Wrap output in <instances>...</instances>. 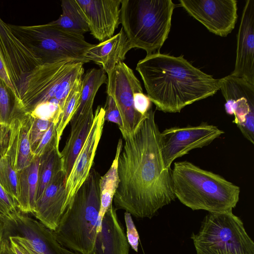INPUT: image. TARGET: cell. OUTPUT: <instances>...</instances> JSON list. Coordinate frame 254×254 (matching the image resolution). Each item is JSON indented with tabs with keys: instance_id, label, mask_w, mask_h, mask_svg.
I'll return each mask as SVG.
<instances>
[{
	"instance_id": "cell-1",
	"label": "cell",
	"mask_w": 254,
	"mask_h": 254,
	"mask_svg": "<svg viewBox=\"0 0 254 254\" xmlns=\"http://www.w3.org/2000/svg\"><path fill=\"white\" fill-rule=\"evenodd\" d=\"M151 109L131 135L123 138L118 164L119 184L113 199L115 209L137 218H152L175 201L171 169L164 164L160 131Z\"/></svg>"
},
{
	"instance_id": "cell-2",
	"label": "cell",
	"mask_w": 254,
	"mask_h": 254,
	"mask_svg": "<svg viewBox=\"0 0 254 254\" xmlns=\"http://www.w3.org/2000/svg\"><path fill=\"white\" fill-rule=\"evenodd\" d=\"M136 70L147 96L156 110L164 113H179L219 90V79L195 67L182 56L159 52L146 55L137 63Z\"/></svg>"
},
{
	"instance_id": "cell-3",
	"label": "cell",
	"mask_w": 254,
	"mask_h": 254,
	"mask_svg": "<svg viewBox=\"0 0 254 254\" xmlns=\"http://www.w3.org/2000/svg\"><path fill=\"white\" fill-rule=\"evenodd\" d=\"M171 178L176 198L192 210H232L239 200V186L190 162H175Z\"/></svg>"
},
{
	"instance_id": "cell-4",
	"label": "cell",
	"mask_w": 254,
	"mask_h": 254,
	"mask_svg": "<svg viewBox=\"0 0 254 254\" xmlns=\"http://www.w3.org/2000/svg\"><path fill=\"white\" fill-rule=\"evenodd\" d=\"M100 176L94 168L66 208L53 236L61 246L79 254H90L99 227Z\"/></svg>"
},
{
	"instance_id": "cell-5",
	"label": "cell",
	"mask_w": 254,
	"mask_h": 254,
	"mask_svg": "<svg viewBox=\"0 0 254 254\" xmlns=\"http://www.w3.org/2000/svg\"><path fill=\"white\" fill-rule=\"evenodd\" d=\"M175 7L171 0H121V23L130 49H143L146 55L159 51L170 32Z\"/></svg>"
},
{
	"instance_id": "cell-6",
	"label": "cell",
	"mask_w": 254,
	"mask_h": 254,
	"mask_svg": "<svg viewBox=\"0 0 254 254\" xmlns=\"http://www.w3.org/2000/svg\"><path fill=\"white\" fill-rule=\"evenodd\" d=\"M85 63L67 59L35 67L18 86L21 103L27 112L37 105L56 98L63 111L75 83L84 74Z\"/></svg>"
},
{
	"instance_id": "cell-7",
	"label": "cell",
	"mask_w": 254,
	"mask_h": 254,
	"mask_svg": "<svg viewBox=\"0 0 254 254\" xmlns=\"http://www.w3.org/2000/svg\"><path fill=\"white\" fill-rule=\"evenodd\" d=\"M191 239L196 254H254V243L232 210L209 212Z\"/></svg>"
},
{
	"instance_id": "cell-8",
	"label": "cell",
	"mask_w": 254,
	"mask_h": 254,
	"mask_svg": "<svg viewBox=\"0 0 254 254\" xmlns=\"http://www.w3.org/2000/svg\"><path fill=\"white\" fill-rule=\"evenodd\" d=\"M9 26L43 64L67 59L88 63L84 55L93 44L87 42L84 36L67 32L51 22L33 26L9 24Z\"/></svg>"
},
{
	"instance_id": "cell-9",
	"label": "cell",
	"mask_w": 254,
	"mask_h": 254,
	"mask_svg": "<svg viewBox=\"0 0 254 254\" xmlns=\"http://www.w3.org/2000/svg\"><path fill=\"white\" fill-rule=\"evenodd\" d=\"M32 117L21 101H13L9 119L0 124V158L8 159L16 171L28 166L35 156L29 141Z\"/></svg>"
},
{
	"instance_id": "cell-10",
	"label": "cell",
	"mask_w": 254,
	"mask_h": 254,
	"mask_svg": "<svg viewBox=\"0 0 254 254\" xmlns=\"http://www.w3.org/2000/svg\"><path fill=\"white\" fill-rule=\"evenodd\" d=\"M106 93L114 99L122 121L123 138L131 135L147 115L137 112L134 107L133 94L143 91L139 80L125 63H118L107 74Z\"/></svg>"
},
{
	"instance_id": "cell-11",
	"label": "cell",
	"mask_w": 254,
	"mask_h": 254,
	"mask_svg": "<svg viewBox=\"0 0 254 254\" xmlns=\"http://www.w3.org/2000/svg\"><path fill=\"white\" fill-rule=\"evenodd\" d=\"M224 131L217 126L202 122L197 126L174 127L160 132L162 156L165 167L170 169L173 162L190 151L208 145Z\"/></svg>"
},
{
	"instance_id": "cell-12",
	"label": "cell",
	"mask_w": 254,
	"mask_h": 254,
	"mask_svg": "<svg viewBox=\"0 0 254 254\" xmlns=\"http://www.w3.org/2000/svg\"><path fill=\"white\" fill-rule=\"evenodd\" d=\"M219 90L225 100L227 114L234 116L233 122L244 136L254 144V84L230 74L219 79Z\"/></svg>"
},
{
	"instance_id": "cell-13",
	"label": "cell",
	"mask_w": 254,
	"mask_h": 254,
	"mask_svg": "<svg viewBox=\"0 0 254 254\" xmlns=\"http://www.w3.org/2000/svg\"><path fill=\"white\" fill-rule=\"evenodd\" d=\"M0 59L18 92V86L26 75L43 64L36 54L13 32L9 24L0 17Z\"/></svg>"
},
{
	"instance_id": "cell-14",
	"label": "cell",
	"mask_w": 254,
	"mask_h": 254,
	"mask_svg": "<svg viewBox=\"0 0 254 254\" xmlns=\"http://www.w3.org/2000/svg\"><path fill=\"white\" fill-rule=\"evenodd\" d=\"M181 5L210 32L226 37L238 17L236 0H180Z\"/></svg>"
},
{
	"instance_id": "cell-15",
	"label": "cell",
	"mask_w": 254,
	"mask_h": 254,
	"mask_svg": "<svg viewBox=\"0 0 254 254\" xmlns=\"http://www.w3.org/2000/svg\"><path fill=\"white\" fill-rule=\"evenodd\" d=\"M104 108L98 106L94 114L90 130L65 183V208L87 179L93 165L105 123Z\"/></svg>"
},
{
	"instance_id": "cell-16",
	"label": "cell",
	"mask_w": 254,
	"mask_h": 254,
	"mask_svg": "<svg viewBox=\"0 0 254 254\" xmlns=\"http://www.w3.org/2000/svg\"><path fill=\"white\" fill-rule=\"evenodd\" d=\"M90 34L100 42L114 36L121 23V0H75Z\"/></svg>"
},
{
	"instance_id": "cell-17",
	"label": "cell",
	"mask_w": 254,
	"mask_h": 254,
	"mask_svg": "<svg viewBox=\"0 0 254 254\" xmlns=\"http://www.w3.org/2000/svg\"><path fill=\"white\" fill-rule=\"evenodd\" d=\"M254 84V0H247L237 36L236 58L231 74Z\"/></svg>"
},
{
	"instance_id": "cell-18",
	"label": "cell",
	"mask_w": 254,
	"mask_h": 254,
	"mask_svg": "<svg viewBox=\"0 0 254 254\" xmlns=\"http://www.w3.org/2000/svg\"><path fill=\"white\" fill-rule=\"evenodd\" d=\"M66 178L60 170L36 202L33 214L38 221L51 231H54L65 210Z\"/></svg>"
},
{
	"instance_id": "cell-19",
	"label": "cell",
	"mask_w": 254,
	"mask_h": 254,
	"mask_svg": "<svg viewBox=\"0 0 254 254\" xmlns=\"http://www.w3.org/2000/svg\"><path fill=\"white\" fill-rule=\"evenodd\" d=\"M129 247L112 204L102 218L90 254H128Z\"/></svg>"
},
{
	"instance_id": "cell-20",
	"label": "cell",
	"mask_w": 254,
	"mask_h": 254,
	"mask_svg": "<svg viewBox=\"0 0 254 254\" xmlns=\"http://www.w3.org/2000/svg\"><path fill=\"white\" fill-rule=\"evenodd\" d=\"M131 50L127 37L122 27L120 32L111 38L93 45L85 52L88 62L99 65L107 74L116 65L123 62L127 53Z\"/></svg>"
},
{
	"instance_id": "cell-21",
	"label": "cell",
	"mask_w": 254,
	"mask_h": 254,
	"mask_svg": "<svg viewBox=\"0 0 254 254\" xmlns=\"http://www.w3.org/2000/svg\"><path fill=\"white\" fill-rule=\"evenodd\" d=\"M107 81V75L102 68L88 70L82 78V88L78 104L70 121L73 127L93 114V105L99 88Z\"/></svg>"
},
{
	"instance_id": "cell-22",
	"label": "cell",
	"mask_w": 254,
	"mask_h": 254,
	"mask_svg": "<svg viewBox=\"0 0 254 254\" xmlns=\"http://www.w3.org/2000/svg\"><path fill=\"white\" fill-rule=\"evenodd\" d=\"M40 157L35 156L31 164L17 172L18 196V210L23 214L34 213L36 203Z\"/></svg>"
},
{
	"instance_id": "cell-23",
	"label": "cell",
	"mask_w": 254,
	"mask_h": 254,
	"mask_svg": "<svg viewBox=\"0 0 254 254\" xmlns=\"http://www.w3.org/2000/svg\"><path fill=\"white\" fill-rule=\"evenodd\" d=\"M93 119L94 114H92L74 127H71L69 136L63 150L60 152L63 170L66 180L87 137Z\"/></svg>"
},
{
	"instance_id": "cell-24",
	"label": "cell",
	"mask_w": 254,
	"mask_h": 254,
	"mask_svg": "<svg viewBox=\"0 0 254 254\" xmlns=\"http://www.w3.org/2000/svg\"><path fill=\"white\" fill-rule=\"evenodd\" d=\"M122 145L123 141L120 138L117 145L115 158L110 169L103 176L100 177L99 181L100 206L98 218L99 227L104 214L112 205L113 199L118 186V164Z\"/></svg>"
},
{
	"instance_id": "cell-25",
	"label": "cell",
	"mask_w": 254,
	"mask_h": 254,
	"mask_svg": "<svg viewBox=\"0 0 254 254\" xmlns=\"http://www.w3.org/2000/svg\"><path fill=\"white\" fill-rule=\"evenodd\" d=\"M62 13L59 18L51 22L65 31L77 35L83 36L89 31L88 26L75 0H63Z\"/></svg>"
},
{
	"instance_id": "cell-26",
	"label": "cell",
	"mask_w": 254,
	"mask_h": 254,
	"mask_svg": "<svg viewBox=\"0 0 254 254\" xmlns=\"http://www.w3.org/2000/svg\"><path fill=\"white\" fill-rule=\"evenodd\" d=\"M62 169L63 164L59 146H55L40 157L37 201L57 173Z\"/></svg>"
},
{
	"instance_id": "cell-27",
	"label": "cell",
	"mask_w": 254,
	"mask_h": 254,
	"mask_svg": "<svg viewBox=\"0 0 254 254\" xmlns=\"http://www.w3.org/2000/svg\"><path fill=\"white\" fill-rule=\"evenodd\" d=\"M82 88V78L75 83L66 100L57 125V132L60 141L64 130L70 122L77 107Z\"/></svg>"
},
{
	"instance_id": "cell-28",
	"label": "cell",
	"mask_w": 254,
	"mask_h": 254,
	"mask_svg": "<svg viewBox=\"0 0 254 254\" xmlns=\"http://www.w3.org/2000/svg\"><path fill=\"white\" fill-rule=\"evenodd\" d=\"M0 185L16 201L18 196L17 172L5 157L0 158Z\"/></svg>"
},
{
	"instance_id": "cell-29",
	"label": "cell",
	"mask_w": 254,
	"mask_h": 254,
	"mask_svg": "<svg viewBox=\"0 0 254 254\" xmlns=\"http://www.w3.org/2000/svg\"><path fill=\"white\" fill-rule=\"evenodd\" d=\"M28 113L33 118L49 121L57 125L62 110L59 101L56 98H53L37 105Z\"/></svg>"
},
{
	"instance_id": "cell-30",
	"label": "cell",
	"mask_w": 254,
	"mask_h": 254,
	"mask_svg": "<svg viewBox=\"0 0 254 254\" xmlns=\"http://www.w3.org/2000/svg\"><path fill=\"white\" fill-rule=\"evenodd\" d=\"M8 239L13 254H46L27 237L12 234L9 236Z\"/></svg>"
},
{
	"instance_id": "cell-31",
	"label": "cell",
	"mask_w": 254,
	"mask_h": 254,
	"mask_svg": "<svg viewBox=\"0 0 254 254\" xmlns=\"http://www.w3.org/2000/svg\"><path fill=\"white\" fill-rule=\"evenodd\" d=\"M52 123L49 121L32 118L29 141L33 154Z\"/></svg>"
},
{
	"instance_id": "cell-32",
	"label": "cell",
	"mask_w": 254,
	"mask_h": 254,
	"mask_svg": "<svg viewBox=\"0 0 254 254\" xmlns=\"http://www.w3.org/2000/svg\"><path fill=\"white\" fill-rule=\"evenodd\" d=\"M56 128L57 125L52 122L34 152L35 156L40 157L55 146H59L60 141L58 139Z\"/></svg>"
},
{
	"instance_id": "cell-33",
	"label": "cell",
	"mask_w": 254,
	"mask_h": 254,
	"mask_svg": "<svg viewBox=\"0 0 254 254\" xmlns=\"http://www.w3.org/2000/svg\"><path fill=\"white\" fill-rule=\"evenodd\" d=\"M39 248L46 254H63L61 246L55 239L52 231L46 227L43 229Z\"/></svg>"
},
{
	"instance_id": "cell-34",
	"label": "cell",
	"mask_w": 254,
	"mask_h": 254,
	"mask_svg": "<svg viewBox=\"0 0 254 254\" xmlns=\"http://www.w3.org/2000/svg\"><path fill=\"white\" fill-rule=\"evenodd\" d=\"M13 106H11L8 90L0 79V124L7 123Z\"/></svg>"
},
{
	"instance_id": "cell-35",
	"label": "cell",
	"mask_w": 254,
	"mask_h": 254,
	"mask_svg": "<svg viewBox=\"0 0 254 254\" xmlns=\"http://www.w3.org/2000/svg\"><path fill=\"white\" fill-rule=\"evenodd\" d=\"M104 108L105 121L114 123L118 126L121 130L123 128L122 121L117 106L113 98L107 95Z\"/></svg>"
},
{
	"instance_id": "cell-36",
	"label": "cell",
	"mask_w": 254,
	"mask_h": 254,
	"mask_svg": "<svg viewBox=\"0 0 254 254\" xmlns=\"http://www.w3.org/2000/svg\"><path fill=\"white\" fill-rule=\"evenodd\" d=\"M17 211L16 200L0 185V212L10 218Z\"/></svg>"
},
{
	"instance_id": "cell-37",
	"label": "cell",
	"mask_w": 254,
	"mask_h": 254,
	"mask_svg": "<svg viewBox=\"0 0 254 254\" xmlns=\"http://www.w3.org/2000/svg\"><path fill=\"white\" fill-rule=\"evenodd\" d=\"M124 219L127 228L126 236L129 245L135 252H138L139 235L131 215L126 211L124 214Z\"/></svg>"
},
{
	"instance_id": "cell-38",
	"label": "cell",
	"mask_w": 254,
	"mask_h": 254,
	"mask_svg": "<svg viewBox=\"0 0 254 254\" xmlns=\"http://www.w3.org/2000/svg\"><path fill=\"white\" fill-rule=\"evenodd\" d=\"M133 104L135 110L143 116H146L152 109V102L143 91L133 94Z\"/></svg>"
},
{
	"instance_id": "cell-39",
	"label": "cell",
	"mask_w": 254,
	"mask_h": 254,
	"mask_svg": "<svg viewBox=\"0 0 254 254\" xmlns=\"http://www.w3.org/2000/svg\"><path fill=\"white\" fill-rule=\"evenodd\" d=\"M0 79L2 80L10 94L13 96L14 100L21 101L19 92L13 85L5 67L0 59Z\"/></svg>"
},
{
	"instance_id": "cell-40",
	"label": "cell",
	"mask_w": 254,
	"mask_h": 254,
	"mask_svg": "<svg viewBox=\"0 0 254 254\" xmlns=\"http://www.w3.org/2000/svg\"><path fill=\"white\" fill-rule=\"evenodd\" d=\"M11 222L9 218L0 212V243L10 234Z\"/></svg>"
},
{
	"instance_id": "cell-41",
	"label": "cell",
	"mask_w": 254,
	"mask_h": 254,
	"mask_svg": "<svg viewBox=\"0 0 254 254\" xmlns=\"http://www.w3.org/2000/svg\"><path fill=\"white\" fill-rule=\"evenodd\" d=\"M0 254H13L8 238H4L0 243Z\"/></svg>"
},
{
	"instance_id": "cell-42",
	"label": "cell",
	"mask_w": 254,
	"mask_h": 254,
	"mask_svg": "<svg viewBox=\"0 0 254 254\" xmlns=\"http://www.w3.org/2000/svg\"><path fill=\"white\" fill-rule=\"evenodd\" d=\"M61 252L63 254H79L76 252L69 250L61 246Z\"/></svg>"
}]
</instances>
